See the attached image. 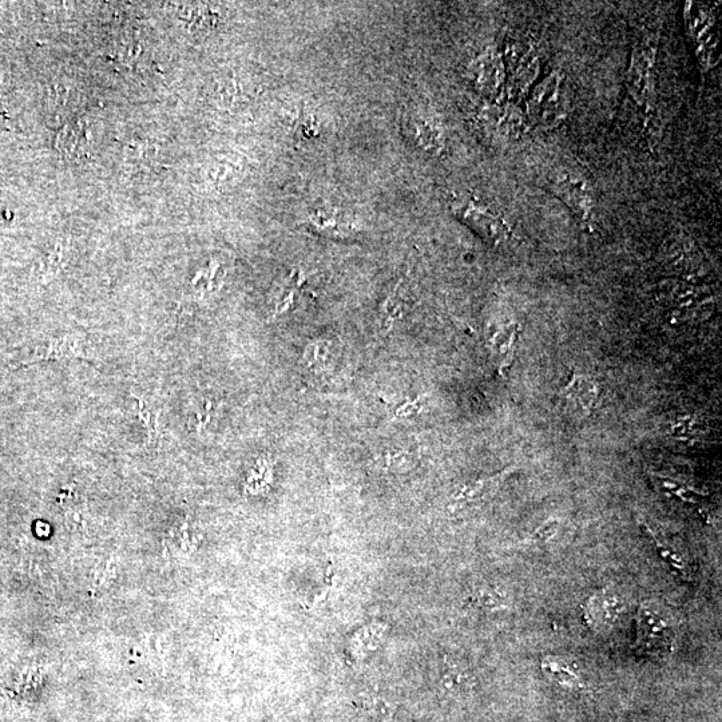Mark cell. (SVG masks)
Instances as JSON below:
<instances>
[{"mask_svg":"<svg viewBox=\"0 0 722 722\" xmlns=\"http://www.w3.org/2000/svg\"><path fill=\"white\" fill-rule=\"evenodd\" d=\"M551 189L569 206L571 212L578 218L579 224L583 228L590 229L593 222L594 200L587 182L574 174L563 173L555 178Z\"/></svg>","mask_w":722,"mask_h":722,"instance_id":"5b68a950","label":"cell"},{"mask_svg":"<svg viewBox=\"0 0 722 722\" xmlns=\"http://www.w3.org/2000/svg\"><path fill=\"white\" fill-rule=\"evenodd\" d=\"M513 471V468H509V470L486 476V478L468 480L451 495L448 509L452 513H456V511L466 509L468 506L480 505V503L489 501Z\"/></svg>","mask_w":722,"mask_h":722,"instance_id":"ba28073f","label":"cell"},{"mask_svg":"<svg viewBox=\"0 0 722 722\" xmlns=\"http://www.w3.org/2000/svg\"><path fill=\"white\" fill-rule=\"evenodd\" d=\"M628 610L625 599L616 591L604 589L587 601L586 620L598 632H609L620 624Z\"/></svg>","mask_w":722,"mask_h":722,"instance_id":"8992f818","label":"cell"},{"mask_svg":"<svg viewBox=\"0 0 722 722\" xmlns=\"http://www.w3.org/2000/svg\"><path fill=\"white\" fill-rule=\"evenodd\" d=\"M340 340L329 335H320L309 340L301 352L300 366L312 382H328L340 366Z\"/></svg>","mask_w":722,"mask_h":722,"instance_id":"3957f363","label":"cell"},{"mask_svg":"<svg viewBox=\"0 0 722 722\" xmlns=\"http://www.w3.org/2000/svg\"><path fill=\"white\" fill-rule=\"evenodd\" d=\"M305 283V276L303 272L293 271L289 275L288 279L285 280L283 287L277 289L275 296L272 300V317L285 315L295 307L297 295H299L301 287Z\"/></svg>","mask_w":722,"mask_h":722,"instance_id":"4fadbf2b","label":"cell"},{"mask_svg":"<svg viewBox=\"0 0 722 722\" xmlns=\"http://www.w3.org/2000/svg\"><path fill=\"white\" fill-rule=\"evenodd\" d=\"M137 399V416L146 430L148 443H156L160 438V411L150 406L148 400L141 396H133Z\"/></svg>","mask_w":722,"mask_h":722,"instance_id":"ffe728a7","label":"cell"},{"mask_svg":"<svg viewBox=\"0 0 722 722\" xmlns=\"http://www.w3.org/2000/svg\"><path fill=\"white\" fill-rule=\"evenodd\" d=\"M304 228L316 236L331 238L337 241L357 240L361 234V226L351 217L343 214L317 210L309 214L304 221Z\"/></svg>","mask_w":722,"mask_h":722,"instance_id":"52a82bcc","label":"cell"},{"mask_svg":"<svg viewBox=\"0 0 722 722\" xmlns=\"http://www.w3.org/2000/svg\"><path fill=\"white\" fill-rule=\"evenodd\" d=\"M178 17L185 19L189 26L197 30L213 29L221 21L220 9L210 5H185L178 9Z\"/></svg>","mask_w":722,"mask_h":722,"instance_id":"e0dca14e","label":"cell"},{"mask_svg":"<svg viewBox=\"0 0 722 722\" xmlns=\"http://www.w3.org/2000/svg\"><path fill=\"white\" fill-rule=\"evenodd\" d=\"M521 325L511 323L499 328L490 337V348L497 361L499 370L506 372L513 364L515 345H517Z\"/></svg>","mask_w":722,"mask_h":722,"instance_id":"8fae6325","label":"cell"},{"mask_svg":"<svg viewBox=\"0 0 722 722\" xmlns=\"http://www.w3.org/2000/svg\"><path fill=\"white\" fill-rule=\"evenodd\" d=\"M470 608L478 610H498L505 606L503 595L490 586H483L476 589L467 599Z\"/></svg>","mask_w":722,"mask_h":722,"instance_id":"44dd1931","label":"cell"},{"mask_svg":"<svg viewBox=\"0 0 722 722\" xmlns=\"http://www.w3.org/2000/svg\"><path fill=\"white\" fill-rule=\"evenodd\" d=\"M656 53L653 38L641 42L634 49L629 69V89L634 101L640 105H649L656 93Z\"/></svg>","mask_w":722,"mask_h":722,"instance_id":"277c9868","label":"cell"},{"mask_svg":"<svg viewBox=\"0 0 722 722\" xmlns=\"http://www.w3.org/2000/svg\"><path fill=\"white\" fill-rule=\"evenodd\" d=\"M414 466V458L406 451L390 450L372 459L371 467L380 474H399Z\"/></svg>","mask_w":722,"mask_h":722,"instance_id":"ac0fdd59","label":"cell"},{"mask_svg":"<svg viewBox=\"0 0 722 722\" xmlns=\"http://www.w3.org/2000/svg\"><path fill=\"white\" fill-rule=\"evenodd\" d=\"M677 636L673 613L658 602L641 605L637 616V649L649 656H665L672 652Z\"/></svg>","mask_w":722,"mask_h":722,"instance_id":"6da1fadb","label":"cell"},{"mask_svg":"<svg viewBox=\"0 0 722 722\" xmlns=\"http://www.w3.org/2000/svg\"><path fill=\"white\" fill-rule=\"evenodd\" d=\"M273 476V464L268 456H260L257 459L256 466L249 476L248 486L251 487L253 493L264 491L271 483Z\"/></svg>","mask_w":722,"mask_h":722,"instance_id":"603a6c76","label":"cell"},{"mask_svg":"<svg viewBox=\"0 0 722 722\" xmlns=\"http://www.w3.org/2000/svg\"><path fill=\"white\" fill-rule=\"evenodd\" d=\"M652 538L656 541L658 549H660L661 557L665 559V562L668 563L670 567H673L677 573L685 575L684 578H689L688 565H686L684 558H682L680 554L674 553L672 549H668V547L662 545L653 535Z\"/></svg>","mask_w":722,"mask_h":722,"instance_id":"d4e9b609","label":"cell"},{"mask_svg":"<svg viewBox=\"0 0 722 722\" xmlns=\"http://www.w3.org/2000/svg\"><path fill=\"white\" fill-rule=\"evenodd\" d=\"M63 359H90L81 337L70 335L50 336L35 345L31 355L22 361V366L39 363V361Z\"/></svg>","mask_w":722,"mask_h":722,"instance_id":"9c48e42d","label":"cell"},{"mask_svg":"<svg viewBox=\"0 0 722 722\" xmlns=\"http://www.w3.org/2000/svg\"><path fill=\"white\" fill-rule=\"evenodd\" d=\"M411 126L415 141L426 152L438 153L443 148V133L436 122L428 118H414Z\"/></svg>","mask_w":722,"mask_h":722,"instance_id":"9a60e30c","label":"cell"},{"mask_svg":"<svg viewBox=\"0 0 722 722\" xmlns=\"http://www.w3.org/2000/svg\"><path fill=\"white\" fill-rule=\"evenodd\" d=\"M407 296L402 281L392 289L379 308L380 331L387 335L394 331L396 324L406 315Z\"/></svg>","mask_w":722,"mask_h":722,"instance_id":"7c38bea8","label":"cell"},{"mask_svg":"<svg viewBox=\"0 0 722 722\" xmlns=\"http://www.w3.org/2000/svg\"><path fill=\"white\" fill-rule=\"evenodd\" d=\"M420 408H422V402H420V398H416L414 400H407L406 403L400 404V406L396 408L395 418H411V416L418 414Z\"/></svg>","mask_w":722,"mask_h":722,"instance_id":"484cf974","label":"cell"},{"mask_svg":"<svg viewBox=\"0 0 722 722\" xmlns=\"http://www.w3.org/2000/svg\"><path fill=\"white\" fill-rule=\"evenodd\" d=\"M383 632L384 626H378V628L370 626V628L360 630V632L356 634L355 638H353L355 650H359L360 653H367L368 650L374 649L376 644L380 641V638H382Z\"/></svg>","mask_w":722,"mask_h":722,"instance_id":"cb8c5ba5","label":"cell"},{"mask_svg":"<svg viewBox=\"0 0 722 722\" xmlns=\"http://www.w3.org/2000/svg\"><path fill=\"white\" fill-rule=\"evenodd\" d=\"M542 668L547 676H550L565 688L579 689L583 684L581 674L574 669L570 662L563 661L561 658H545L542 662Z\"/></svg>","mask_w":722,"mask_h":722,"instance_id":"2e32d148","label":"cell"},{"mask_svg":"<svg viewBox=\"0 0 722 722\" xmlns=\"http://www.w3.org/2000/svg\"><path fill=\"white\" fill-rule=\"evenodd\" d=\"M63 249L61 245H58L57 249L51 253L49 260H47L46 273L47 276H54L55 273L59 272L62 267Z\"/></svg>","mask_w":722,"mask_h":722,"instance_id":"4316f807","label":"cell"},{"mask_svg":"<svg viewBox=\"0 0 722 722\" xmlns=\"http://www.w3.org/2000/svg\"><path fill=\"white\" fill-rule=\"evenodd\" d=\"M444 665H446V669L443 670L442 682L448 692L460 693L470 689L471 678L466 670L450 660L444 661Z\"/></svg>","mask_w":722,"mask_h":722,"instance_id":"7402d4cb","label":"cell"},{"mask_svg":"<svg viewBox=\"0 0 722 722\" xmlns=\"http://www.w3.org/2000/svg\"><path fill=\"white\" fill-rule=\"evenodd\" d=\"M451 212L468 228L478 233L487 243L502 247L509 243L513 233L507 222L493 210L470 197H458L451 202Z\"/></svg>","mask_w":722,"mask_h":722,"instance_id":"7a4b0ae2","label":"cell"},{"mask_svg":"<svg viewBox=\"0 0 722 722\" xmlns=\"http://www.w3.org/2000/svg\"><path fill=\"white\" fill-rule=\"evenodd\" d=\"M558 526L559 522L557 519H551V521L539 527L537 533H535V538L541 539V541H549V539L553 538L555 533H557Z\"/></svg>","mask_w":722,"mask_h":722,"instance_id":"83f0119b","label":"cell"},{"mask_svg":"<svg viewBox=\"0 0 722 722\" xmlns=\"http://www.w3.org/2000/svg\"><path fill=\"white\" fill-rule=\"evenodd\" d=\"M567 398L574 400L583 410L590 412L599 396L598 384L586 376L574 374L565 388Z\"/></svg>","mask_w":722,"mask_h":722,"instance_id":"5bb4252c","label":"cell"},{"mask_svg":"<svg viewBox=\"0 0 722 722\" xmlns=\"http://www.w3.org/2000/svg\"><path fill=\"white\" fill-rule=\"evenodd\" d=\"M559 85L561 81L557 78V75L547 79L543 85L539 86L537 91V97L534 99L535 109L542 111V117H546L547 111H553L551 114H557L559 110Z\"/></svg>","mask_w":722,"mask_h":722,"instance_id":"d6986e66","label":"cell"},{"mask_svg":"<svg viewBox=\"0 0 722 722\" xmlns=\"http://www.w3.org/2000/svg\"><path fill=\"white\" fill-rule=\"evenodd\" d=\"M94 132L90 122L75 119L58 133V149L70 161H83L94 153Z\"/></svg>","mask_w":722,"mask_h":722,"instance_id":"30bf717a","label":"cell"}]
</instances>
